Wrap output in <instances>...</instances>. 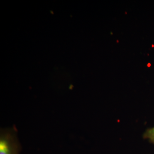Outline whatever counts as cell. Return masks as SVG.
Masks as SVG:
<instances>
[{"instance_id": "1", "label": "cell", "mask_w": 154, "mask_h": 154, "mask_svg": "<svg viewBox=\"0 0 154 154\" xmlns=\"http://www.w3.org/2000/svg\"><path fill=\"white\" fill-rule=\"evenodd\" d=\"M21 149L16 128L1 129L0 154H19Z\"/></svg>"}, {"instance_id": "2", "label": "cell", "mask_w": 154, "mask_h": 154, "mask_svg": "<svg viewBox=\"0 0 154 154\" xmlns=\"http://www.w3.org/2000/svg\"><path fill=\"white\" fill-rule=\"evenodd\" d=\"M143 138L154 144V127L147 129L144 133Z\"/></svg>"}]
</instances>
